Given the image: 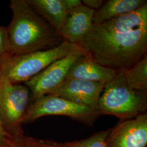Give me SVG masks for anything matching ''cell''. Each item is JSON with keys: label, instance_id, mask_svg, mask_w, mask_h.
Returning <instances> with one entry per match:
<instances>
[{"label": "cell", "instance_id": "cell-1", "mask_svg": "<svg viewBox=\"0 0 147 147\" xmlns=\"http://www.w3.org/2000/svg\"><path fill=\"white\" fill-rule=\"evenodd\" d=\"M80 47L100 65L117 72L126 70L147 55V26L107 33L93 25Z\"/></svg>", "mask_w": 147, "mask_h": 147}, {"label": "cell", "instance_id": "cell-17", "mask_svg": "<svg viewBox=\"0 0 147 147\" xmlns=\"http://www.w3.org/2000/svg\"><path fill=\"white\" fill-rule=\"evenodd\" d=\"M24 139L26 147H69L68 143H57L50 140H39L25 136H24Z\"/></svg>", "mask_w": 147, "mask_h": 147}, {"label": "cell", "instance_id": "cell-3", "mask_svg": "<svg viewBox=\"0 0 147 147\" xmlns=\"http://www.w3.org/2000/svg\"><path fill=\"white\" fill-rule=\"evenodd\" d=\"M80 47L78 45L63 41L57 47L45 50L8 56L0 61V76L13 84L25 83L53 62Z\"/></svg>", "mask_w": 147, "mask_h": 147}, {"label": "cell", "instance_id": "cell-21", "mask_svg": "<svg viewBox=\"0 0 147 147\" xmlns=\"http://www.w3.org/2000/svg\"><path fill=\"white\" fill-rule=\"evenodd\" d=\"M63 5L67 11L69 13L82 4L80 0H62Z\"/></svg>", "mask_w": 147, "mask_h": 147}, {"label": "cell", "instance_id": "cell-4", "mask_svg": "<svg viewBox=\"0 0 147 147\" xmlns=\"http://www.w3.org/2000/svg\"><path fill=\"white\" fill-rule=\"evenodd\" d=\"M147 108V93L129 87L124 71H118L115 78L104 84L98 104L101 115H113L121 121L145 113Z\"/></svg>", "mask_w": 147, "mask_h": 147}, {"label": "cell", "instance_id": "cell-13", "mask_svg": "<svg viewBox=\"0 0 147 147\" xmlns=\"http://www.w3.org/2000/svg\"><path fill=\"white\" fill-rule=\"evenodd\" d=\"M26 1L32 8L59 33L68 14L62 0Z\"/></svg>", "mask_w": 147, "mask_h": 147}, {"label": "cell", "instance_id": "cell-8", "mask_svg": "<svg viewBox=\"0 0 147 147\" xmlns=\"http://www.w3.org/2000/svg\"><path fill=\"white\" fill-rule=\"evenodd\" d=\"M147 144L146 113L121 121L106 138L107 147H146Z\"/></svg>", "mask_w": 147, "mask_h": 147}, {"label": "cell", "instance_id": "cell-19", "mask_svg": "<svg viewBox=\"0 0 147 147\" xmlns=\"http://www.w3.org/2000/svg\"><path fill=\"white\" fill-rule=\"evenodd\" d=\"M13 136L6 131L0 118V147H11Z\"/></svg>", "mask_w": 147, "mask_h": 147}, {"label": "cell", "instance_id": "cell-18", "mask_svg": "<svg viewBox=\"0 0 147 147\" xmlns=\"http://www.w3.org/2000/svg\"><path fill=\"white\" fill-rule=\"evenodd\" d=\"M9 55V41L7 28L0 26V61Z\"/></svg>", "mask_w": 147, "mask_h": 147}, {"label": "cell", "instance_id": "cell-10", "mask_svg": "<svg viewBox=\"0 0 147 147\" xmlns=\"http://www.w3.org/2000/svg\"><path fill=\"white\" fill-rule=\"evenodd\" d=\"M95 12L82 4L68 13L59 32L63 41L80 46L93 26Z\"/></svg>", "mask_w": 147, "mask_h": 147}, {"label": "cell", "instance_id": "cell-15", "mask_svg": "<svg viewBox=\"0 0 147 147\" xmlns=\"http://www.w3.org/2000/svg\"><path fill=\"white\" fill-rule=\"evenodd\" d=\"M127 85L136 90L147 92V55L128 70L124 71Z\"/></svg>", "mask_w": 147, "mask_h": 147}, {"label": "cell", "instance_id": "cell-5", "mask_svg": "<svg viewBox=\"0 0 147 147\" xmlns=\"http://www.w3.org/2000/svg\"><path fill=\"white\" fill-rule=\"evenodd\" d=\"M51 115L68 116L84 123L92 124L101 115L99 110L53 95H45L33 100L28 106L22 122L32 121L43 116Z\"/></svg>", "mask_w": 147, "mask_h": 147}, {"label": "cell", "instance_id": "cell-20", "mask_svg": "<svg viewBox=\"0 0 147 147\" xmlns=\"http://www.w3.org/2000/svg\"><path fill=\"white\" fill-rule=\"evenodd\" d=\"M104 1L102 0H83L82 1V3L90 9L96 11L102 6Z\"/></svg>", "mask_w": 147, "mask_h": 147}, {"label": "cell", "instance_id": "cell-11", "mask_svg": "<svg viewBox=\"0 0 147 147\" xmlns=\"http://www.w3.org/2000/svg\"><path fill=\"white\" fill-rule=\"evenodd\" d=\"M117 71L96 63L85 53L71 66L67 79H76L105 84L115 78Z\"/></svg>", "mask_w": 147, "mask_h": 147}, {"label": "cell", "instance_id": "cell-2", "mask_svg": "<svg viewBox=\"0 0 147 147\" xmlns=\"http://www.w3.org/2000/svg\"><path fill=\"white\" fill-rule=\"evenodd\" d=\"M11 24L7 27L9 55L45 50L63 42L59 34L34 11L26 0H11Z\"/></svg>", "mask_w": 147, "mask_h": 147}, {"label": "cell", "instance_id": "cell-22", "mask_svg": "<svg viewBox=\"0 0 147 147\" xmlns=\"http://www.w3.org/2000/svg\"><path fill=\"white\" fill-rule=\"evenodd\" d=\"M24 137L23 132L13 136V140L11 147H26L24 142Z\"/></svg>", "mask_w": 147, "mask_h": 147}, {"label": "cell", "instance_id": "cell-7", "mask_svg": "<svg viewBox=\"0 0 147 147\" xmlns=\"http://www.w3.org/2000/svg\"><path fill=\"white\" fill-rule=\"evenodd\" d=\"M80 47L68 55L49 65L40 73L25 82L33 100L45 95L52 94L67 80L71 66L85 53Z\"/></svg>", "mask_w": 147, "mask_h": 147}, {"label": "cell", "instance_id": "cell-23", "mask_svg": "<svg viewBox=\"0 0 147 147\" xmlns=\"http://www.w3.org/2000/svg\"><path fill=\"white\" fill-rule=\"evenodd\" d=\"M0 64H1V62H0Z\"/></svg>", "mask_w": 147, "mask_h": 147}, {"label": "cell", "instance_id": "cell-12", "mask_svg": "<svg viewBox=\"0 0 147 147\" xmlns=\"http://www.w3.org/2000/svg\"><path fill=\"white\" fill-rule=\"evenodd\" d=\"M93 25L101 31L107 33L129 32L147 26V3L136 11Z\"/></svg>", "mask_w": 147, "mask_h": 147}, {"label": "cell", "instance_id": "cell-16", "mask_svg": "<svg viewBox=\"0 0 147 147\" xmlns=\"http://www.w3.org/2000/svg\"><path fill=\"white\" fill-rule=\"evenodd\" d=\"M110 130L100 132L88 138L68 143L69 147H107L106 138Z\"/></svg>", "mask_w": 147, "mask_h": 147}, {"label": "cell", "instance_id": "cell-6", "mask_svg": "<svg viewBox=\"0 0 147 147\" xmlns=\"http://www.w3.org/2000/svg\"><path fill=\"white\" fill-rule=\"evenodd\" d=\"M30 91L26 85L13 84L0 76V118L12 136L22 133V118L28 107Z\"/></svg>", "mask_w": 147, "mask_h": 147}, {"label": "cell", "instance_id": "cell-9", "mask_svg": "<svg viewBox=\"0 0 147 147\" xmlns=\"http://www.w3.org/2000/svg\"><path fill=\"white\" fill-rule=\"evenodd\" d=\"M104 84L81 80L67 79L51 95L98 110L99 100Z\"/></svg>", "mask_w": 147, "mask_h": 147}, {"label": "cell", "instance_id": "cell-14", "mask_svg": "<svg viewBox=\"0 0 147 147\" xmlns=\"http://www.w3.org/2000/svg\"><path fill=\"white\" fill-rule=\"evenodd\" d=\"M147 3L146 0H108L95 11L93 25H98L111 19L136 11Z\"/></svg>", "mask_w": 147, "mask_h": 147}]
</instances>
